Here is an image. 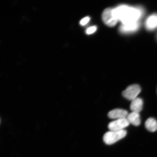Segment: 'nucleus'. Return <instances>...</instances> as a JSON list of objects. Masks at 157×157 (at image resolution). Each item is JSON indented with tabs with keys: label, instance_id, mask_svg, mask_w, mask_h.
Here are the masks:
<instances>
[{
	"label": "nucleus",
	"instance_id": "nucleus-1",
	"mask_svg": "<svg viewBox=\"0 0 157 157\" xmlns=\"http://www.w3.org/2000/svg\"><path fill=\"white\" fill-rule=\"evenodd\" d=\"M113 14L123 25H130L139 22L144 14V10L140 7H132L121 5L113 8Z\"/></svg>",
	"mask_w": 157,
	"mask_h": 157
},
{
	"label": "nucleus",
	"instance_id": "nucleus-2",
	"mask_svg": "<svg viewBox=\"0 0 157 157\" xmlns=\"http://www.w3.org/2000/svg\"><path fill=\"white\" fill-rule=\"evenodd\" d=\"M127 132L126 130L120 131H109L105 133L103 137L104 142L107 145L114 144L126 136Z\"/></svg>",
	"mask_w": 157,
	"mask_h": 157
},
{
	"label": "nucleus",
	"instance_id": "nucleus-3",
	"mask_svg": "<svg viewBox=\"0 0 157 157\" xmlns=\"http://www.w3.org/2000/svg\"><path fill=\"white\" fill-rule=\"evenodd\" d=\"M141 91L140 86L138 84H132L128 86L126 89L123 91L122 95L124 97L129 101L132 100L137 98V97Z\"/></svg>",
	"mask_w": 157,
	"mask_h": 157
},
{
	"label": "nucleus",
	"instance_id": "nucleus-4",
	"mask_svg": "<svg viewBox=\"0 0 157 157\" xmlns=\"http://www.w3.org/2000/svg\"><path fill=\"white\" fill-rule=\"evenodd\" d=\"M113 9L112 8L105 9L103 12L102 15L104 23L109 27L114 26L118 21L113 14Z\"/></svg>",
	"mask_w": 157,
	"mask_h": 157
},
{
	"label": "nucleus",
	"instance_id": "nucleus-5",
	"mask_svg": "<svg viewBox=\"0 0 157 157\" xmlns=\"http://www.w3.org/2000/svg\"><path fill=\"white\" fill-rule=\"evenodd\" d=\"M130 123L126 118L117 119L111 121L108 125V128L110 131H120L129 126Z\"/></svg>",
	"mask_w": 157,
	"mask_h": 157
},
{
	"label": "nucleus",
	"instance_id": "nucleus-6",
	"mask_svg": "<svg viewBox=\"0 0 157 157\" xmlns=\"http://www.w3.org/2000/svg\"><path fill=\"white\" fill-rule=\"evenodd\" d=\"M128 113L125 110L121 109H115L110 111L108 116L111 119H121L126 118Z\"/></svg>",
	"mask_w": 157,
	"mask_h": 157
},
{
	"label": "nucleus",
	"instance_id": "nucleus-7",
	"mask_svg": "<svg viewBox=\"0 0 157 157\" xmlns=\"http://www.w3.org/2000/svg\"><path fill=\"white\" fill-rule=\"evenodd\" d=\"M140 23L137 22L130 25H121L119 27L120 32L123 34H127V33L135 32L140 27Z\"/></svg>",
	"mask_w": 157,
	"mask_h": 157
},
{
	"label": "nucleus",
	"instance_id": "nucleus-8",
	"mask_svg": "<svg viewBox=\"0 0 157 157\" xmlns=\"http://www.w3.org/2000/svg\"><path fill=\"white\" fill-rule=\"evenodd\" d=\"M145 27L149 31H152L157 28V13H154L148 17L145 21Z\"/></svg>",
	"mask_w": 157,
	"mask_h": 157
},
{
	"label": "nucleus",
	"instance_id": "nucleus-9",
	"mask_svg": "<svg viewBox=\"0 0 157 157\" xmlns=\"http://www.w3.org/2000/svg\"><path fill=\"white\" fill-rule=\"evenodd\" d=\"M130 109L133 112L139 113L143 109V101L140 98H136L131 101Z\"/></svg>",
	"mask_w": 157,
	"mask_h": 157
},
{
	"label": "nucleus",
	"instance_id": "nucleus-10",
	"mask_svg": "<svg viewBox=\"0 0 157 157\" xmlns=\"http://www.w3.org/2000/svg\"><path fill=\"white\" fill-rule=\"evenodd\" d=\"M126 118L129 123L135 126H138L140 124L141 120L139 113L132 112L128 113Z\"/></svg>",
	"mask_w": 157,
	"mask_h": 157
},
{
	"label": "nucleus",
	"instance_id": "nucleus-11",
	"mask_svg": "<svg viewBox=\"0 0 157 157\" xmlns=\"http://www.w3.org/2000/svg\"><path fill=\"white\" fill-rule=\"evenodd\" d=\"M145 127L149 131L154 132L157 130V121L153 118L147 119L145 123Z\"/></svg>",
	"mask_w": 157,
	"mask_h": 157
},
{
	"label": "nucleus",
	"instance_id": "nucleus-12",
	"mask_svg": "<svg viewBox=\"0 0 157 157\" xmlns=\"http://www.w3.org/2000/svg\"><path fill=\"white\" fill-rule=\"evenodd\" d=\"M97 27L95 26H92L89 27L86 31V34H93L97 30Z\"/></svg>",
	"mask_w": 157,
	"mask_h": 157
},
{
	"label": "nucleus",
	"instance_id": "nucleus-13",
	"mask_svg": "<svg viewBox=\"0 0 157 157\" xmlns=\"http://www.w3.org/2000/svg\"><path fill=\"white\" fill-rule=\"evenodd\" d=\"M90 20V18L89 17H86L81 20L80 21V24L82 25H84L87 24L89 22Z\"/></svg>",
	"mask_w": 157,
	"mask_h": 157
},
{
	"label": "nucleus",
	"instance_id": "nucleus-14",
	"mask_svg": "<svg viewBox=\"0 0 157 157\" xmlns=\"http://www.w3.org/2000/svg\"></svg>",
	"mask_w": 157,
	"mask_h": 157
},
{
	"label": "nucleus",
	"instance_id": "nucleus-15",
	"mask_svg": "<svg viewBox=\"0 0 157 157\" xmlns=\"http://www.w3.org/2000/svg\"></svg>",
	"mask_w": 157,
	"mask_h": 157
}]
</instances>
